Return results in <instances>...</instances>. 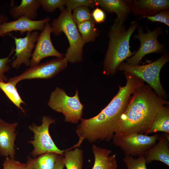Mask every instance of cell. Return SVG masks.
Instances as JSON below:
<instances>
[{"instance_id":"8fae6325","label":"cell","mask_w":169,"mask_h":169,"mask_svg":"<svg viewBox=\"0 0 169 169\" xmlns=\"http://www.w3.org/2000/svg\"><path fill=\"white\" fill-rule=\"evenodd\" d=\"M52 32L50 24L49 22L47 23L44 29L38 36L34 49L32 54L30 66L39 64L41 60L46 57H64V55L58 52L53 44L50 37Z\"/></svg>"},{"instance_id":"3957f363","label":"cell","mask_w":169,"mask_h":169,"mask_svg":"<svg viewBox=\"0 0 169 169\" xmlns=\"http://www.w3.org/2000/svg\"><path fill=\"white\" fill-rule=\"evenodd\" d=\"M139 24L136 21L131 23L127 28L124 24L114 22L108 33L109 40L107 50L103 62V74L112 76L117 71L120 64L133 55L136 51L130 50V38Z\"/></svg>"},{"instance_id":"44dd1931","label":"cell","mask_w":169,"mask_h":169,"mask_svg":"<svg viewBox=\"0 0 169 169\" xmlns=\"http://www.w3.org/2000/svg\"><path fill=\"white\" fill-rule=\"evenodd\" d=\"M158 131L169 134V105H163L160 108L151 127L144 134L148 135Z\"/></svg>"},{"instance_id":"cb8c5ba5","label":"cell","mask_w":169,"mask_h":169,"mask_svg":"<svg viewBox=\"0 0 169 169\" xmlns=\"http://www.w3.org/2000/svg\"><path fill=\"white\" fill-rule=\"evenodd\" d=\"M0 88L15 105L24 113L21 105L25 103L21 98L16 86L9 82L0 80Z\"/></svg>"},{"instance_id":"4316f807","label":"cell","mask_w":169,"mask_h":169,"mask_svg":"<svg viewBox=\"0 0 169 169\" xmlns=\"http://www.w3.org/2000/svg\"><path fill=\"white\" fill-rule=\"evenodd\" d=\"M44 10L49 13L54 12L57 8L61 11L65 8L66 0H38Z\"/></svg>"},{"instance_id":"ba28073f","label":"cell","mask_w":169,"mask_h":169,"mask_svg":"<svg viewBox=\"0 0 169 169\" xmlns=\"http://www.w3.org/2000/svg\"><path fill=\"white\" fill-rule=\"evenodd\" d=\"M42 121L39 126L33 123L28 126V129L34 134L33 140L28 141L34 148L31 154L33 157L49 152L63 155L66 150H61L56 146L49 132L50 125L55 123V120L48 116H43Z\"/></svg>"},{"instance_id":"d6a6232c","label":"cell","mask_w":169,"mask_h":169,"mask_svg":"<svg viewBox=\"0 0 169 169\" xmlns=\"http://www.w3.org/2000/svg\"><path fill=\"white\" fill-rule=\"evenodd\" d=\"M64 166V156L58 154L53 169H63Z\"/></svg>"},{"instance_id":"1f68e13d","label":"cell","mask_w":169,"mask_h":169,"mask_svg":"<svg viewBox=\"0 0 169 169\" xmlns=\"http://www.w3.org/2000/svg\"><path fill=\"white\" fill-rule=\"evenodd\" d=\"M91 14L93 20L96 23H102L105 19L106 15L104 12L98 7L94 9Z\"/></svg>"},{"instance_id":"ffe728a7","label":"cell","mask_w":169,"mask_h":169,"mask_svg":"<svg viewBox=\"0 0 169 169\" xmlns=\"http://www.w3.org/2000/svg\"><path fill=\"white\" fill-rule=\"evenodd\" d=\"M58 155L55 153L49 152L33 158L28 155L25 169H53Z\"/></svg>"},{"instance_id":"f546056e","label":"cell","mask_w":169,"mask_h":169,"mask_svg":"<svg viewBox=\"0 0 169 169\" xmlns=\"http://www.w3.org/2000/svg\"><path fill=\"white\" fill-rule=\"evenodd\" d=\"M145 18L151 22H161L169 26V9L161 11L154 16L143 18Z\"/></svg>"},{"instance_id":"4dcf8cb0","label":"cell","mask_w":169,"mask_h":169,"mask_svg":"<svg viewBox=\"0 0 169 169\" xmlns=\"http://www.w3.org/2000/svg\"><path fill=\"white\" fill-rule=\"evenodd\" d=\"M3 169H25V163L7 157L3 161Z\"/></svg>"},{"instance_id":"5bb4252c","label":"cell","mask_w":169,"mask_h":169,"mask_svg":"<svg viewBox=\"0 0 169 169\" xmlns=\"http://www.w3.org/2000/svg\"><path fill=\"white\" fill-rule=\"evenodd\" d=\"M131 12L135 16H153L161 11L169 9L168 0H126Z\"/></svg>"},{"instance_id":"d4e9b609","label":"cell","mask_w":169,"mask_h":169,"mask_svg":"<svg viewBox=\"0 0 169 169\" xmlns=\"http://www.w3.org/2000/svg\"><path fill=\"white\" fill-rule=\"evenodd\" d=\"M73 10L72 18L77 25L93 19L91 11L87 7H79Z\"/></svg>"},{"instance_id":"9a60e30c","label":"cell","mask_w":169,"mask_h":169,"mask_svg":"<svg viewBox=\"0 0 169 169\" xmlns=\"http://www.w3.org/2000/svg\"><path fill=\"white\" fill-rule=\"evenodd\" d=\"M18 123L6 122L0 118V155L14 158L15 155L14 142Z\"/></svg>"},{"instance_id":"836d02e7","label":"cell","mask_w":169,"mask_h":169,"mask_svg":"<svg viewBox=\"0 0 169 169\" xmlns=\"http://www.w3.org/2000/svg\"><path fill=\"white\" fill-rule=\"evenodd\" d=\"M8 16L4 14H2L0 15V25L2 23L7 22L8 20Z\"/></svg>"},{"instance_id":"4fadbf2b","label":"cell","mask_w":169,"mask_h":169,"mask_svg":"<svg viewBox=\"0 0 169 169\" xmlns=\"http://www.w3.org/2000/svg\"><path fill=\"white\" fill-rule=\"evenodd\" d=\"M50 20L49 16L38 20H32L23 17L15 20L3 23L0 25V37H4L13 31H19L20 34L22 35L26 32L42 31L45 24L49 22Z\"/></svg>"},{"instance_id":"e0dca14e","label":"cell","mask_w":169,"mask_h":169,"mask_svg":"<svg viewBox=\"0 0 169 169\" xmlns=\"http://www.w3.org/2000/svg\"><path fill=\"white\" fill-rule=\"evenodd\" d=\"M98 6L107 13H115L117 17L114 22L121 24L124 23L131 11L126 0H95Z\"/></svg>"},{"instance_id":"7c38bea8","label":"cell","mask_w":169,"mask_h":169,"mask_svg":"<svg viewBox=\"0 0 169 169\" xmlns=\"http://www.w3.org/2000/svg\"><path fill=\"white\" fill-rule=\"evenodd\" d=\"M38 35L37 31L27 32L25 37L22 38L14 37L10 34L14 39L16 45L14 57L16 58L11 64L13 67L18 68L23 64L27 66L30 65V58L32 57V51L35 48Z\"/></svg>"},{"instance_id":"7a4b0ae2","label":"cell","mask_w":169,"mask_h":169,"mask_svg":"<svg viewBox=\"0 0 169 169\" xmlns=\"http://www.w3.org/2000/svg\"><path fill=\"white\" fill-rule=\"evenodd\" d=\"M122 115L114 136L145 133L151 126L160 108L169 101L159 96L148 84L137 87Z\"/></svg>"},{"instance_id":"7402d4cb","label":"cell","mask_w":169,"mask_h":169,"mask_svg":"<svg viewBox=\"0 0 169 169\" xmlns=\"http://www.w3.org/2000/svg\"><path fill=\"white\" fill-rule=\"evenodd\" d=\"M64 164L66 169H82L84 162L83 153L79 147L73 150H66L64 154Z\"/></svg>"},{"instance_id":"277c9868","label":"cell","mask_w":169,"mask_h":169,"mask_svg":"<svg viewBox=\"0 0 169 169\" xmlns=\"http://www.w3.org/2000/svg\"><path fill=\"white\" fill-rule=\"evenodd\" d=\"M52 33L56 36L63 33L69 44L64 55L68 62L72 64L80 62L83 59V47L84 43L77 25L72 17L71 11L64 8L61 11L59 17L54 18L50 24Z\"/></svg>"},{"instance_id":"9c48e42d","label":"cell","mask_w":169,"mask_h":169,"mask_svg":"<svg viewBox=\"0 0 169 169\" xmlns=\"http://www.w3.org/2000/svg\"><path fill=\"white\" fill-rule=\"evenodd\" d=\"M160 135L157 134L148 136L143 134L131 133L121 136H114V145L119 147L125 156H140L154 146Z\"/></svg>"},{"instance_id":"484cf974","label":"cell","mask_w":169,"mask_h":169,"mask_svg":"<svg viewBox=\"0 0 169 169\" xmlns=\"http://www.w3.org/2000/svg\"><path fill=\"white\" fill-rule=\"evenodd\" d=\"M123 161L127 169H147L144 155L135 158L132 156H125Z\"/></svg>"},{"instance_id":"ac0fdd59","label":"cell","mask_w":169,"mask_h":169,"mask_svg":"<svg viewBox=\"0 0 169 169\" xmlns=\"http://www.w3.org/2000/svg\"><path fill=\"white\" fill-rule=\"evenodd\" d=\"M92 151L95 159L91 169H117L116 155L111 154L112 151L110 150L93 145L92 146Z\"/></svg>"},{"instance_id":"83f0119b","label":"cell","mask_w":169,"mask_h":169,"mask_svg":"<svg viewBox=\"0 0 169 169\" xmlns=\"http://www.w3.org/2000/svg\"><path fill=\"white\" fill-rule=\"evenodd\" d=\"M65 6L68 10H72L81 7H90L94 8L98 6L95 0H66Z\"/></svg>"},{"instance_id":"52a82bcc","label":"cell","mask_w":169,"mask_h":169,"mask_svg":"<svg viewBox=\"0 0 169 169\" xmlns=\"http://www.w3.org/2000/svg\"><path fill=\"white\" fill-rule=\"evenodd\" d=\"M146 27V33L143 32L141 26L137 27L138 34H135L134 37L139 40L140 46L133 55L125 60L126 63L132 65H139L142 58L147 54L155 53L163 54L167 51L166 47L167 43L161 44L157 40L158 37L162 32V28L157 26L151 30L147 26Z\"/></svg>"},{"instance_id":"d6986e66","label":"cell","mask_w":169,"mask_h":169,"mask_svg":"<svg viewBox=\"0 0 169 169\" xmlns=\"http://www.w3.org/2000/svg\"><path fill=\"white\" fill-rule=\"evenodd\" d=\"M9 12L12 17L16 19L23 17L34 20L38 16V10L41 6L38 0H22L18 6L11 2Z\"/></svg>"},{"instance_id":"8992f818","label":"cell","mask_w":169,"mask_h":169,"mask_svg":"<svg viewBox=\"0 0 169 169\" xmlns=\"http://www.w3.org/2000/svg\"><path fill=\"white\" fill-rule=\"evenodd\" d=\"M48 105L53 110L62 113L66 122L77 124L83 114L84 105L80 101L77 89L75 95L70 96L63 89L56 87L51 93Z\"/></svg>"},{"instance_id":"f1b7e54d","label":"cell","mask_w":169,"mask_h":169,"mask_svg":"<svg viewBox=\"0 0 169 169\" xmlns=\"http://www.w3.org/2000/svg\"><path fill=\"white\" fill-rule=\"evenodd\" d=\"M14 48L13 47L9 55L5 58L0 59V80L6 82L8 78L4 73L9 70L10 68L8 63L10 61V57L14 52Z\"/></svg>"},{"instance_id":"30bf717a","label":"cell","mask_w":169,"mask_h":169,"mask_svg":"<svg viewBox=\"0 0 169 169\" xmlns=\"http://www.w3.org/2000/svg\"><path fill=\"white\" fill-rule=\"evenodd\" d=\"M68 62L64 57L39 64L30 66L19 75L10 78L7 82L16 86L18 82L23 80L50 79L66 68Z\"/></svg>"},{"instance_id":"5b68a950","label":"cell","mask_w":169,"mask_h":169,"mask_svg":"<svg viewBox=\"0 0 169 169\" xmlns=\"http://www.w3.org/2000/svg\"><path fill=\"white\" fill-rule=\"evenodd\" d=\"M169 61V54L167 51L156 60L145 65H132L123 61L117 70L135 75L146 82L159 96L166 100L168 95L161 85L160 75L162 68Z\"/></svg>"},{"instance_id":"603a6c76","label":"cell","mask_w":169,"mask_h":169,"mask_svg":"<svg viewBox=\"0 0 169 169\" xmlns=\"http://www.w3.org/2000/svg\"><path fill=\"white\" fill-rule=\"evenodd\" d=\"M95 23L93 19L77 25L84 44L95 41L99 36L100 32L95 28Z\"/></svg>"},{"instance_id":"2e32d148","label":"cell","mask_w":169,"mask_h":169,"mask_svg":"<svg viewBox=\"0 0 169 169\" xmlns=\"http://www.w3.org/2000/svg\"><path fill=\"white\" fill-rule=\"evenodd\" d=\"M169 134L163 133L158 142L145 153L146 165L154 161H160L169 166Z\"/></svg>"},{"instance_id":"6da1fadb","label":"cell","mask_w":169,"mask_h":169,"mask_svg":"<svg viewBox=\"0 0 169 169\" xmlns=\"http://www.w3.org/2000/svg\"><path fill=\"white\" fill-rule=\"evenodd\" d=\"M125 85H119V90L108 105L96 115L89 119L81 118L75 132L79 141L74 147H79L84 140L90 143L112 140L120 117L128 105L134 90L144 83L142 79L131 73L124 72Z\"/></svg>"}]
</instances>
